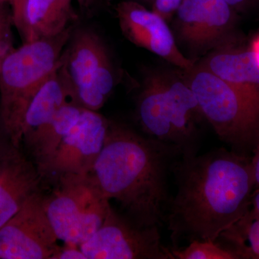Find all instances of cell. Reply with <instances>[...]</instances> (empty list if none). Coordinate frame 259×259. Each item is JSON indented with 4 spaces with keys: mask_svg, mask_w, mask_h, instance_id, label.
Returning <instances> with one entry per match:
<instances>
[{
    "mask_svg": "<svg viewBox=\"0 0 259 259\" xmlns=\"http://www.w3.org/2000/svg\"><path fill=\"white\" fill-rule=\"evenodd\" d=\"M172 174L177 191L164 222L173 248L185 241H217L251 207L255 185L250 157L218 148L181 157Z\"/></svg>",
    "mask_w": 259,
    "mask_h": 259,
    "instance_id": "1",
    "label": "cell"
},
{
    "mask_svg": "<svg viewBox=\"0 0 259 259\" xmlns=\"http://www.w3.org/2000/svg\"><path fill=\"white\" fill-rule=\"evenodd\" d=\"M180 150L127 126L109 122L101 153L90 176L109 200L143 226L164 222L169 203L168 177Z\"/></svg>",
    "mask_w": 259,
    "mask_h": 259,
    "instance_id": "2",
    "label": "cell"
},
{
    "mask_svg": "<svg viewBox=\"0 0 259 259\" xmlns=\"http://www.w3.org/2000/svg\"><path fill=\"white\" fill-rule=\"evenodd\" d=\"M71 25L56 36L25 42L0 66V123L16 147L22 143L25 114L37 92L61 64Z\"/></svg>",
    "mask_w": 259,
    "mask_h": 259,
    "instance_id": "3",
    "label": "cell"
},
{
    "mask_svg": "<svg viewBox=\"0 0 259 259\" xmlns=\"http://www.w3.org/2000/svg\"><path fill=\"white\" fill-rule=\"evenodd\" d=\"M187 72L204 120L231 151L252 158L259 146L258 94L221 79L202 64Z\"/></svg>",
    "mask_w": 259,
    "mask_h": 259,
    "instance_id": "4",
    "label": "cell"
},
{
    "mask_svg": "<svg viewBox=\"0 0 259 259\" xmlns=\"http://www.w3.org/2000/svg\"><path fill=\"white\" fill-rule=\"evenodd\" d=\"M136 115L149 137L179 148L182 157L198 154V125L204 118L186 80L150 73L138 97Z\"/></svg>",
    "mask_w": 259,
    "mask_h": 259,
    "instance_id": "5",
    "label": "cell"
},
{
    "mask_svg": "<svg viewBox=\"0 0 259 259\" xmlns=\"http://www.w3.org/2000/svg\"><path fill=\"white\" fill-rule=\"evenodd\" d=\"M57 188L44 198V207L58 239L80 246L102 226L111 205L90 175L56 179Z\"/></svg>",
    "mask_w": 259,
    "mask_h": 259,
    "instance_id": "6",
    "label": "cell"
},
{
    "mask_svg": "<svg viewBox=\"0 0 259 259\" xmlns=\"http://www.w3.org/2000/svg\"><path fill=\"white\" fill-rule=\"evenodd\" d=\"M87 259H174L158 226H143L110 207L102 226L80 245Z\"/></svg>",
    "mask_w": 259,
    "mask_h": 259,
    "instance_id": "7",
    "label": "cell"
},
{
    "mask_svg": "<svg viewBox=\"0 0 259 259\" xmlns=\"http://www.w3.org/2000/svg\"><path fill=\"white\" fill-rule=\"evenodd\" d=\"M40 192L0 228V259H51L59 248Z\"/></svg>",
    "mask_w": 259,
    "mask_h": 259,
    "instance_id": "8",
    "label": "cell"
},
{
    "mask_svg": "<svg viewBox=\"0 0 259 259\" xmlns=\"http://www.w3.org/2000/svg\"><path fill=\"white\" fill-rule=\"evenodd\" d=\"M110 120L84 109L79 120L48 163L41 176L54 180L65 175H88L100 156Z\"/></svg>",
    "mask_w": 259,
    "mask_h": 259,
    "instance_id": "9",
    "label": "cell"
},
{
    "mask_svg": "<svg viewBox=\"0 0 259 259\" xmlns=\"http://www.w3.org/2000/svg\"><path fill=\"white\" fill-rule=\"evenodd\" d=\"M115 10L121 31L130 41L186 71L194 67L177 47L166 20L157 13L132 0L120 2Z\"/></svg>",
    "mask_w": 259,
    "mask_h": 259,
    "instance_id": "10",
    "label": "cell"
},
{
    "mask_svg": "<svg viewBox=\"0 0 259 259\" xmlns=\"http://www.w3.org/2000/svg\"><path fill=\"white\" fill-rule=\"evenodd\" d=\"M235 11L225 0H182L177 10L180 36L195 49L212 47L233 28Z\"/></svg>",
    "mask_w": 259,
    "mask_h": 259,
    "instance_id": "11",
    "label": "cell"
},
{
    "mask_svg": "<svg viewBox=\"0 0 259 259\" xmlns=\"http://www.w3.org/2000/svg\"><path fill=\"white\" fill-rule=\"evenodd\" d=\"M42 177L37 166L11 142L0 146V228L39 192Z\"/></svg>",
    "mask_w": 259,
    "mask_h": 259,
    "instance_id": "12",
    "label": "cell"
},
{
    "mask_svg": "<svg viewBox=\"0 0 259 259\" xmlns=\"http://www.w3.org/2000/svg\"><path fill=\"white\" fill-rule=\"evenodd\" d=\"M73 100L76 99L66 71L63 54L62 63L42 85L29 105L24 119L22 142L28 147L61 107Z\"/></svg>",
    "mask_w": 259,
    "mask_h": 259,
    "instance_id": "13",
    "label": "cell"
},
{
    "mask_svg": "<svg viewBox=\"0 0 259 259\" xmlns=\"http://www.w3.org/2000/svg\"><path fill=\"white\" fill-rule=\"evenodd\" d=\"M65 66L74 88H87L103 63L110 58L100 35L92 29H73L64 52Z\"/></svg>",
    "mask_w": 259,
    "mask_h": 259,
    "instance_id": "14",
    "label": "cell"
},
{
    "mask_svg": "<svg viewBox=\"0 0 259 259\" xmlns=\"http://www.w3.org/2000/svg\"><path fill=\"white\" fill-rule=\"evenodd\" d=\"M77 19L72 0H28L20 35L24 44L56 36Z\"/></svg>",
    "mask_w": 259,
    "mask_h": 259,
    "instance_id": "15",
    "label": "cell"
},
{
    "mask_svg": "<svg viewBox=\"0 0 259 259\" xmlns=\"http://www.w3.org/2000/svg\"><path fill=\"white\" fill-rule=\"evenodd\" d=\"M202 65L221 79L259 95V68L249 48L221 49L210 54Z\"/></svg>",
    "mask_w": 259,
    "mask_h": 259,
    "instance_id": "16",
    "label": "cell"
},
{
    "mask_svg": "<svg viewBox=\"0 0 259 259\" xmlns=\"http://www.w3.org/2000/svg\"><path fill=\"white\" fill-rule=\"evenodd\" d=\"M84 109L76 100L68 102L28 146L40 175L57 148L79 120Z\"/></svg>",
    "mask_w": 259,
    "mask_h": 259,
    "instance_id": "17",
    "label": "cell"
},
{
    "mask_svg": "<svg viewBox=\"0 0 259 259\" xmlns=\"http://www.w3.org/2000/svg\"><path fill=\"white\" fill-rule=\"evenodd\" d=\"M217 241L238 259H259L258 214L250 207L238 222L221 233Z\"/></svg>",
    "mask_w": 259,
    "mask_h": 259,
    "instance_id": "18",
    "label": "cell"
},
{
    "mask_svg": "<svg viewBox=\"0 0 259 259\" xmlns=\"http://www.w3.org/2000/svg\"><path fill=\"white\" fill-rule=\"evenodd\" d=\"M174 259H238L217 241H193L183 248H171Z\"/></svg>",
    "mask_w": 259,
    "mask_h": 259,
    "instance_id": "19",
    "label": "cell"
},
{
    "mask_svg": "<svg viewBox=\"0 0 259 259\" xmlns=\"http://www.w3.org/2000/svg\"><path fill=\"white\" fill-rule=\"evenodd\" d=\"M182 2V0H153V11L167 20L177 12Z\"/></svg>",
    "mask_w": 259,
    "mask_h": 259,
    "instance_id": "20",
    "label": "cell"
},
{
    "mask_svg": "<svg viewBox=\"0 0 259 259\" xmlns=\"http://www.w3.org/2000/svg\"><path fill=\"white\" fill-rule=\"evenodd\" d=\"M28 0H9L12 6V18L13 23L21 35L25 24V13Z\"/></svg>",
    "mask_w": 259,
    "mask_h": 259,
    "instance_id": "21",
    "label": "cell"
},
{
    "mask_svg": "<svg viewBox=\"0 0 259 259\" xmlns=\"http://www.w3.org/2000/svg\"><path fill=\"white\" fill-rule=\"evenodd\" d=\"M51 259H87L84 253L79 246L66 245L59 246Z\"/></svg>",
    "mask_w": 259,
    "mask_h": 259,
    "instance_id": "22",
    "label": "cell"
},
{
    "mask_svg": "<svg viewBox=\"0 0 259 259\" xmlns=\"http://www.w3.org/2000/svg\"><path fill=\"white\" fill-rule=\"evenodd\" d=\"M81 13L85 15H92L102 0H76Z\"/></svg>",
    "mask_w": 259,
    "mask_h": 259,
    "instance_id": "23",
    "label": "cell"
},
{
    "mask_svg": "<svg viewBox=\"0 0 259 259\" xmlns=\"http://www.w3.org/2000/svg\"><path fill=\"white\" fill-rule=\"evenodd\" d=\"M235 10L243 11L254 4L257 0H225Z\"/></svg>",
    "mask_w": 259,
    "mask_h": 259,
    "instance_id": "24",
    "label": "cell"
},
{
    "mask_svg": "<svg viewBox=\"0 0 259 259\" xmlns=\"http://www.w3.org/2000/svg\"><path fill=\"white\" fill-rule=\"evenodd\" d=\"M252 172L254 180L255 189L259 188V146L251 158Z\"/></svg>",
    "mask_w": 259,
    "mask_h": 259,
    "instance_id": "25",
    "label": "cell"
},
{
    "mask_svg": "<svg viewBox=\"0 0 259 259\" xmlns=\"http://www.w3.org/2000/svg\"><path fill=\"white\" fill-rule=\"evenodd\" d=\"M249 49L252 54H253L257 66L259 68V34L252 40Z\"/></svg>",
    "mask_w": 259,
    "mask_h": 259,
    "instance_id": "26",
    "label": "cell"
},
{
    "mask_svg": "<svg viewBox=\"0 0 259 259\" xmlns=\"http://www.w3.org/2000/svg\"><path fill=\"white\" fill-rule=\"evenodd\" d=\"M251 208L259 215V188L253 191L251 199Z\"/></svg>",
    "mask_w": 259,
    "mask_h": 259,
    "instance_id": "27",
    "label": "cell"
},
{
    "mask_svg": "<svg viewBox=\"0 0 259 259\" xmlns=\"http://www.w3.org/2000/svg\"><path fill=\"white\" fill-rule=\"evenodd\" d=\"M9 2V0H0V3H4L5 2Z\"/></svg>",
    "mask_w": 259,
    "mask_h": 259,
    "instance_id": "28",
    "label": "cell"
},
{
    "mask_svg": "<svg viewBox=\"0 0 259 259\" xmlns=\"http://www.w3.org/2000/svg\"><path fill=\"white\" fill-rule=\"evenodd\" d=\"M2 61H3V60H2L1 59H0V66H1Z\"/></svg>",
    "mask_w": 259,
    "mask_h": 259,
    "instance_id": "29",
    "label": "cell"
},
{
    "mask_svg": "<svg viewBox=\"0 0 259 259\" xmlns=\"http://www.w3.org/2000/svg\"><path fill=\"white\" fill-rule=\"evenodd\" d=\"M144 1H153V0H144Z\"/></svg>",
    "mask_w": 259,
    "mask_h": 259,
    "instance_id": "30",
    "label": "cell"
},
{
    "mask_svg": "<svg viewBox=\"0 0 259 259\" xmlns=\"http://www.w3.org/2000/svg\"><path fill=\"white\" fill-rule=\"evenodd\" d=\"M0 145H1V144H0Z\"/></svg>",
    "mask_w": 259,
    "mask_h": 259,
    "instance_id": "31",
    "label": "cell"
}]
</instances>
